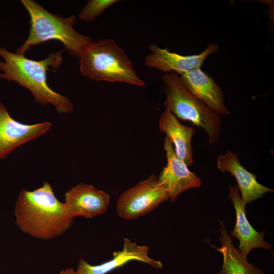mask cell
<instances>
[{"mask_svg":"<svg viewBox=\"0 0 274 274\" xmlns=\"http://www.w3.org/2000/svg\"><path fill=\"white\" fill-rule=\"evenodd\" d=\"M15 216V223L22 231L46 240L64 233L74 221L64 203L57 199L48 182L33 191H21Z\"/></svg>","mask_w":274,"mask_h":274,"instance_id":"obj_1","label":"cell"},{"mask_svg":"<svg viewBox=\"0 0 274 274\" xmlns=\"http://www.w3.org/2000/svg\"><path fill=\"white\" fill-rule=\"evenodd\" d=\"M63 50L50 54L46 58L35 60L24 55L13 53L0 47V79L14 81L28 89L35 100L43 105L52 104L57 112H72L74 106L69 99L53 90L47 83L50 67L58 68L62 61Z\"/></svg>","mask_w":274,"mask_h":274,"instance_id":"obj_2","label":"cell"},{"mask_svg":"<svg viewBox=\"0 0 274 274\" xmlns=\"http://www.w3.org/2000/svg\"><path fill=\"white\" fill-rule=\"evenodd\" d=\"M21 3L30 18L28 36L16 53L24 55L33 45L50 40H57L64 46L67 53L79 58L85 48L93 42L91 37L79 33L74 28L77 18L73 15L62 17L51 13L32 0H21Z\"/></svg>","mask_w":274,"mask_h":274,"instance_id":"obj_3","label":"cell"},{"mask_svg":"<svg viewBox=\"0 0 274 274\" xmlns=\"http://www.w3.org/2000/svg\"><path fill=\"white\" fill-rule=\"evenodd\" d=\"M79 59L81 74L91 80L145 85L123 50L112 39L92 42Z\"/></svg>","mask_w":274,"mask_h":274,"instance_id":"obj_4","label":"cell"},{"mask_svg":"<svg viewBox=\"0 0 274 274\" xmlns=\"http://www.w3.org/2000/svg\"><path fill=\"white\" fill-rule=\"evenodd\" d=\"M161 79L166 96L163 102L165 108L179 120L191 122L201 128L207 134L210 145L217 143L221 133L220 115L193 95L185 87L178 74L164 73Z\"/></svg>","mask_w":274,"mask_h":274,"instance_id":"obj_5","label":"cell"},{"mask_svg":"<svg viewBox=\"0 0 274 274\" xmlns=\"http://www.w3.org/2000/svg\"><path fill=\"white\" fill-rule=\"evenodd\" d=\"M169 200L165 189L160 186L154 174L124 191L116 204L118 215L132 220L146 215L164 201Z\"/></svg>","mask_w":274,"mask_h":274,"instance_id":"obj_6","label":"cell"},{"mask_svg":"<svg viewBox=\"0 0 274 274\" xmlns=\"http://www.w3.org/2000/svg\"><path fill=\"white\" fill-rule=\"evenodd\" d=\"M164 141L163 149L167 162L159 173L157 181L166 191L170 201L175 202L181 193L192 188L200 187L202 181L177 156L168 138L166 136Z\"/></svg>","mask_w":274,"mask_h":274,"instance_id":"obj_7","label":"cell"},{"mask_svg":"<svg viewBox=\"0 0 274 274\" xmlns=\"http://www.w3.org/2000/svg\"><path fill=\"white\" fill-rule=\"evenodd\" d=\"M150 53L145 56V64L164 73H174L181 75L193 69L200 68L209 55L217 52L219 47L216 44L209 45L198 54L183 55L172 52L166 48H161L153 44L149 47Z\"/></svg>","mask_w":274,"mask_h":274,"instance_id":"obj_8","label":"cell"},{"mask_svg":"<svg viewBox=\"0 0 274 274\" xmlns=\"http://www.w3.org/2000/svg\"><path fill=\"white\" fill-rule=\"evenodd\" d=\"M64 198L67 213L73 218H90L103 214L107 211L110 202V196L107 193L84 183L67 190Z\"/></svg>","mask_w":274,"mask_h":274,"instance_id":"obj_9","label":"cell"},{"mask_svg":"<svg viewBox=\"0 0 274 274\" xmlns=\"http://www.w3.org/2000/svg\"><path fill=\"white\" fill-rule=\"evenodd\" d=\"M51 124L44 122L25 124L14 119L0 102V158H5L21 145L46 133Z\"/></svg>","mask_w":274,"mask_h":274,"instance_id":"obj_10","label":"cell"},{"mask_svg":"<svg viewBox=\"0 0 274 274\" xmlns=\"http://www.w3.org/2000/svg\"><path fill=\"white\" fill-rule=\"evenodd\" d=\"M149 252L148 247L139 245L130 239L124 238L122 250L114 252L112 259L96 265H91L84 259H81L75 274H107L132 260L147 263L156 269L162 268L160 261L149 257Z\"/></svg>","mask_w":274,"mask_h":274,"instance_id":"obj_11","label":"cell"},{"mask_svg":"<svg viewBox=\"0 0 274 274\" xmlns=\"http://www.w3.org/2000/svg\"><path fill=\"white\" fill-rule=\"evenodd\" d=\"M217 166L222 173L228 172L235 179L242 199L247 203L260 198L267 192H273L257 180V176L249 172L241 163L237 153L228 151L218 157Z\"/></svg>","mask_w":274,"mask_h":274,"instance_id":"obj_12","label":"cell"},{"mask_svg":"<svg viewBox=\"0 0 274 274\" xmlns=\"http://www.w3.org/2000/svg\"><path fill=\"white\" fill-rule=\"evenodd\" d=\"M185 87L195 96L220 115H227L221 88L208 74L197 68L180 75Z\"/></svg>","mask_w":274,"mask_h":274,"instance_id":"obj_13","label":"cell"},{"mask_svg":"<svg viewBox=\"0 0 274 274\" xmlns=\"http://www.w3.org/2000/svg\"><path fill=\"white\" fill-rule=\"evenodd\" d=\"M229 198L236 213V223L230 236L239 241L238 249L246 257L255 248L270 250L271 245L264 240V232H259L250 224L246 215V203L241 198L237 186H229Z\"/></svg>","mask_w":274,"mask_h":274,"instance_id":"obj_14","label":"cell"},{"mask_svg":"<svg viewBox=\"0 0 274 274\" xmlns=\"http://www.w3.org/2000/svg\"><path fill=\"white\" fill-rule=\"evenodd\" d=\"M159 127L171 141L177 156L188 166L192 165V140L195 129L182 124L169 110L165 108L159 118Z\"/></svg>","mask_w":274,"mask_h":274,"instance_id":"obj_15","label":"cell"},{"mask_svg":"<svg viewBox=\"0 0 274 274\" xmlns=\"http://www.w3.org/2000/svg\"><path fill=\"white\" fill-rule=\"evenodd\" d=\"M221 236L219 237L221 246L217 248L212 245L223 256V264L218 274H263L259 268L249 263L238 249L235 248L230 235L227 233L223 222L219 221Z\"/></svg>","mask_w":274,"mask_h":274,"instance_id":"obj_16","label":"cell"},{"mask_svg":"<svg viewBox=\"0 0 274 274\" xmlns=\"http://www.w3.org/2000/svg\"><path fill=\"white\" fill-rule=\"evenodd\" d=\"M119 2L118 0H90L79 13L78 17L87 23L91 22L106 9Z\"/></svg>","mask_w":274,"mask_h":274,"instance_id":"obj_17","label":"cell"},{"mask_svg":"<svg viewBox=\"0 0 274 274\" xmlns=\"http://www.w3.org/2000/svg\"><path fill=\"white\" fill-rule=\"evenodd\" d=\"M59 274H75V271L73 268H67L61 270Z\"/></svg>","mask_w":274,"mask_h":274,"instance_id":"obj_18","label":"cell"}]
</instances>
